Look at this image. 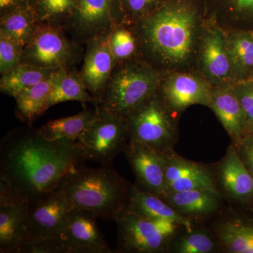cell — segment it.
Here are the masks:
<instances>
[{"label":"cell","instance_id":"23","mask_svg":"<svg viewBox=\"0 0 253 253\" xmlns=\"http://www.w3.org/2000/svg\"><path fill=\"white\" fill-rule=\"evenodd\" d=\"M58 70L59 69L42 68L21 63L16 67L1 75L0 90L3 94L15 98L21 91L38 84Z\"/></svg>","mask_w":253,"mask_h":253},{"label":"cell","instance_id":"2","mask_svg":"<svg viewBox=\"0 0 253 253\" xmlns=\"http://www.w3.org/2000/svg\"><path fill=\"white\" fill-rule=\"evenodd\" d=\"M196 9L191 0H168L135 23L139 49L153 62L179 63L187 58L194 38Z\"/></svg>","mask_w":253,"mask_h":253},{"label":"cell","instance_id":"1","mask_svg":"<svg viewBox=\"0 0 253 253\" xmlns=\"http://www.w3.org/2000/svg\"><path fill=\"white\" fill-rule=\"evenodd\" d=\"M86 161L78 141L48 140L31 125L16 128L0 142V194L33 202L85 168Z\"/></svg>","mask_w":253,"mask_h":253},{"label":"cell","instance_id":"27","mask_svg":"<svg viewBox=\"0 0 253 253\" xmlns=\"http://www.w3.org/2000/svg\"><path fill=\"white\" fill-rule=\"evenodd\" d=\"M38 26L33 6L19 8L0 16V30L24 46L31 41Z\"/></svg>","mask_w":253,"mask_h":253},{"label":"cell","instance_id":"22","mask_svg":"<svg viewBox=\"0 0 253 253\" xmlns=\"http://www.w3.org/2000/svg\"><path fill=\"white\" fill-rule=\"evenodd\" d=\"M219 244L227 252L253 253V221L239 218L225 219L216 228Z\"/></svg>","mask_w":253,"mask_h":253},{"label":"cell","instance_id":"9","mask_svg":"<svg viewBox=\"0 0 253 253\" xmlns=\"http://www.w3.org/2000/svg\"><path fill=\"white\" fill-rule=\"evenodd\" d=\"M64 30L71 39L84 45L125 23L121 0H74Z\"/></svg>","mask_w":253,"mask_h":253},{"label":"cell","instance_id":"29","mask_svg":"<svg viewBox=\"0 0 253 253\" xmlns=\"http://www.w3.org/2000/svg\"><path fill=\"white\" fill-rule=\"evenodd\" d=\"M123 23L113 28L109 35V45L117 64L134 59L139 49L137 39L134 31Z\"/></svg>","mask_w":253,"mask_h":253},{"label":"cell","instance_id":"4","mask_svg":"<svg viewBox=\"0 0 253 253\" xmlns=\"http://www.w3.org/2000/svg\"><path fill=\"white\" fill-rule=\"evenodd\" d=\"M159 76L144 60L131 59L117 64L99 96L95 109L126 119L157 91Z\"/></svg>","mask_w":253,"mask_h":253},{"label":"cell","instance_id":"14","mask_svg":"<svg viewBox=\"0 0 253 253\" xmlns=\"http://www.w3.org/2000/svg\"><path fill=\"white\" fill-rule=\"evenodd\" d=\"M110 33L96 37L85 44L84 61L80 73L93 101L101 94L117 66L110 48Z\"/></svg>","mask_w":253,"mask_h":253},{"label":"cell","instance_id":"34","mask_svg":"<svg viewBox=\"0 0 253 253\" xmlns=\"http://www.w3.org/2000/svg\"><path fill=\"white\" fill-rule=\"evenodd\" d=\"M236 146L240 157L253 176V135L243 136Z\"/></svg>","mask_w":253,"mask_h":253},{"label":"cell","instance_id":"36","mask_svg":"<svg viewBox=\"0 0 253 253\" xmlns=\"http://www.w3.org/2000/svg\"><path fill=\"white\" fill-rule=\"evenodd\" d=\"M35 0H0V16L19 8L33 6Z\"/></svg>","mask_w":253,"mask_h":253},{"label":"cell","instance_id":"20","mask_svg":"<svg viewBox=\"0 0 253 253\" xmlns=\"http://www.w3.org/2000/svg\"><path fill=\"white\" fill-rule=\"evenodd\" d=\"M222 198L220 192L196 189L169 193L164 200L180 214L189 217L212 214L219 208Z\"/></svg>","mask_w":253,"mask_h":253},{"label":"cell","instance_id":"26","mask_svg":"<svg viewBox=\"0 0 253 253\" xmlns=\"http://www.w3.org/2000/svg\"><path fill=\"white\" fill-rule=\"evenodd\" d=\"M203 61L206 72L213 78L223 79L230 71V59L222 37L211 32L205 38Z\"/></svg>","mask_w":253,"mask_h":253},{"label":"cell","instance_id":"8","mask_svg":"<svg viewBox=\"0 0 253 253\" xmlns=\"http://www.w3.org/2000/svg\"><path fill=\"white\" fill-rule=\"evenodd\" d=\"M96 111L94 120L78 141L86 161L107 164L126 151L129 141V126L126 119Z\"/></svg>","mask_w":253,"mask_h":253},{"label":"cell","instance_id":"30","mask_svg":"<svg viewBox=\"0 0 253 253\" xmlns=\"http://www.w3.org/2000/svg\"><path fill=\"white\" fill-rule=\"evenodd\" d=\"M215 250L214 240L202 231H186L174 244V251L178 253H210Z\"/></svg>","mask_w":253,"mask_h":253},{"label":"cell","instance_id":"7","mask_svg":"<svg viewBox=\"0 0 253 253\" xmlns=\"http://www.w3.org/2000/svg\"><path fill=\"white\" fill-rule=\"evenodd\" d=\"M83 45L70 39L64 28L38 25L24 46L21 62L46 68H71L84 56Z\"/></svg>","mask_w":253,"mask_h":253},{"label":"cell","instance_id":"31","mask_svg":"<svg viewBox=\"0 0 253 253\" xmlns=\"http://www.w3.org/2000/svg\"><path fill=\"white\" fill-rule=\"evenodd\" d=\"M125 23L134 25L162 7L168 0H121Z\"/></svg>","mask_w":253,"mask_h":253},{"label":"cell","instance_id":"17","mask_svg":"<svg viewBox=\"0 0 253 253\" xmlns=\"http://www.w3.org/2000/svg\"><path fill=\"white\" fill-rule=\"evenodd\" d=\"M218 179L226 194L241 203L253 200V176L236 148L229 146L218 168Z\"/></svg>","mask_w":253,"mask_h":253},{"label":"cell","instance_id":"24","mask_svg":"<svg viewBox=\"0 0 253 253\" xmlns=\"http://www.w3.org/2000/svg\"><path fill=\"white\" fill-rule=\"evenodd\" d=\"M96 109L84 108L83 111L69 117L48 121L40 128V133L50 141L72 139L78 141L96 116Z\"/></svg>","mask_w":253,"mask_h":253},{"label":"cell","instance_id":"21","mask_svg":"<svg viewBox=\"0 0 253 253\" xmlns=\"http://www.w3.org/2000/svg\"><path fill=\"white\" fill-rule=\"evenodd\" d=\"M211 106L229 135L238 144L244 136L246 122L237 94L229 90L219 91L212 95Z\"/></svg>","mask_w":253,"mask_h":253},{"label":"cell","instance_id":"28","mask_svg":"<svg viewBox=\"0 0 253 253\" xmlns=\"http://www.w3.org/2000/svg\"><path fill=\"white\" fill-rule=\"evenodd\" d=\"M74 2V0H35L33 7L38 25L64 28Z\"/></svg>","mask_w":253,"mask_h":253},{"label":"cell","instance_id":"5","mask_svg":"<svg viewBox=\"0 0 253 253\" xmlns=\"http://www.w3.org/2000/svg\"><path fill=\"white\" fill-rule=\"evenodd\" d=\"M114 221L118 228L117 253H162L181 227L174 221L141 217L126 208Z\"/></svg>","mask_w":253,"mask_h":253},{"label":"cell","instance_id":"15","mask_svg":"<svg viewBox=\"0 0 253 253\" xmlns=\"http://www.w3.org/2000/svg\"><path fill=\"white\" fill-rule=\"evenodd\" d=\"M165 177L166 196L169 193L196 189L219 192L212 171L203 165L181 157L174 151L165 156Z\"/></svg>","mask_w":253,"mask_h":253},{"label":"cell","instance_id":"13","mask_svg":"<svg viewBox=\"0 0 253 253\" xmlns=\"http://www.w3.org/2000/svg\"><path fill=\"white\" fill-rule=\"evenodd\" d=\"M31 241L28 204L0 194V253H23Z\"/></svg>","mask_w":253,"mask_h":253},{"label":"cell","instance_id":"12","mask_svg":"<svg viewBox=\"0 0 253 253\" xmlns=\"http://www.w3.org/2000/svg\"><path fill=\"white\" fill-rule=\"evenodd\" d=\"M96 219L89 213L73 208L61 238L63 253L113 252Z\"/></svg>","mask_w":253,"mask_h":253},{"label":"cell","instance_id":"6","mask_svg":"<svg viewBox=\"0 0 253 253\" xmlns=\"http://www.w3.org/2000/svg\"><path fill=\"white\" fill-rule=\"evenodd\" d=\"M168 109L157 91L150 96L126 118L129 140L148 145L163 154L172 151L177 136Z\"/></svg>","mask_w":253,"mask_h":253},{"label":"cell","instance_id":"3","mask_svg":"<svg viewBox=\"0 0 253 253\" xmlns=\"http://www.w3.org/2000/svg\"><path fill=\"white\" fill-rule=\"evenodd\" d=\"M70 203L75 209L95 218L115 221L126 209L131 184L120 175L112 163L99 167L84 168L63 184Z\"/></svg>","mask_w":253,"mask_h":253},{"label":"cell","instance_id":"25","mask_svg":"<svg viewBox=\"0 0 253 253\" xmlns=\"http://www.w3.org/2000/svg\"><path fill=\"white\" fill-rule=\"evenodd\" d=\"M70 101H80L83 104L93 101L92 96L84 86L80 71L75 67L65 70L48 97L46 110Z\"/></svg>","mask_w":253,"mask_h":253},{"label":"cell","instance_id":"35","mask_svg":"<svg viewBox=\"0 0 253 253\" xmlns=\"http://www.w3.org/2000/svg\"><path fill=\"white\" fill-rule=\"evenodd\" d=\"M244 113L246 128L253 126V89H244L236 93Z\"/></svg>","mask_w":253,"mask_h":253},{"label":"cell","instance_id":"32","mask_svg":"<svg viewBox=\"0 0 253 253\" xmlns=\"http://www.w3.org/2000/svg\"><path fill=\"white\" fill-rule=\"evenodd\" d=\"M24 46L0 30V74L3 75L21 62Z\"/></svg>","mask_w":253,"mask_h":253},{"label":"cell","instance_id":"19","mask_svg":"<svg viewBox=\"0 0 253 253\" xmlns=\"http://www.w3.org/2000/svg\"><path fill=\"white\" fill-rule=\"evenodd\" d=\"M66 69L67 68L58 70L38 84L21 91L14 98L16 103V116L20 121L32 125L45 112L48 97Z\"/></svg>","mask_w":253,"mask_h":253},{"label":"cell","instance_id":"18","mask_svg":"<svg viewBox=\"0 0 253 253\" xmlns=\"http://www.w3.org/2000/svg\"><path fill=\"white\" fill-rule=\"evenodd\" d=\"M126 208L141 217L152 220L174 221L186 231H193L189 217L180 214L162 198L141 189L136 184L131 186Z\"/></svg>","mask_w":253,"mask_h":253},{"label":"cell","instance_id":"10","mask_svg":"<svg viewBox=\"0 0 253 253\" xmlns=\"http://www.w3.org/2000/svg\"><path fill=\"white\" fill-rule=\"evenodd\" d=\"M27 204L31 234L30 243H56L63 253L61 238L73 208L62 185Z\"/></svg>","mask_w":253,"mask_h":253},{"label":"cell","instance_id":"11","mask_svg":"<svg viewBox=\"0 0 253 253\" xmlns=\"http://www.w3.org/2000/svg\"><path fill=\"white\" fill-rule=\"evenodd\" d=\"M125 153L136 176V184L141 189L164 199L166 196V154L148 145L131 140Z\"/></svg>","mask_w":253,"mask_h":253},{"label":"cell","instance_id":"33","mask_svg":"<svg viewBox=\"0 0 253 253\" xmlns=\"http://www.w3.org/2000/svg\"><path fill=\"white\" fill-rule=\"evenodd\" d=\"M230 52L238 66L253 67V33L236 36L231 42Z\"/></svg>","mask_w":253,"mask_h":253},{"label":"cell","instance_id":"16","mask_svg":"<svg viewBox=\"0 0 253 253\" xmlns=\"http://www.w3.org/2000/svg\"><path fill=\"white\" fill-rule=\"evenodd\" d=\"M212 96L206 83L199 78L178 74L165 82L161 97L168 109L178 111L195 104L211 105Z\"/></svg>","mask_w":253,"mask_h":253}]
</instances>
